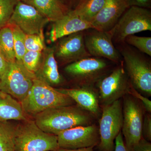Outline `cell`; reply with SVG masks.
Instances as JSON below:
<instances>
[{
    "label": "cell",
    "instance_id": "obj_1",
    "mask_svg": "<svg viewBox=\"0 0 151 151\" xmlns=\"http://www.w3.org/2000/svg\"><path fill=\"white\" fill-rule=\"evenodd\" d=\"M35 122L43 132L55 135L71 128L91 125L92 115L78 106L50 108L37 114Z\"/></svg>",
    "mask_w": 151,
    "mask_h": 151
},
{
    "label": "cell",
    "instance_id": "obj_2",
    "mask_svg": "<svg viewBox=\"0 0 151 151\" xmlns=\"http://www.w3.org/2000/svg\"><path fill=\"white\" fill-rule=\"evenodd\" d=\"M123 58L132 86L138 92L151 95V63L144 53L125 42L115 45Z\"/></svg>",
    "mask_w": 151,
    "mask_h": 151
},
{
    "label": "cell",
    "instance_id": "obj_3",
    "mask_svg": "<svg viewBox=\"0 0 151 151\" xmlns=\"http://www.w3.org/2000/svg\"><path fill=\"white\" fill-rule=\"evenodd\" d=\"M73 101L36 76L30 91L21 103L26 114L36 116L50 108L71 105Z\"/></svg>",
    "mask_w": 151,
    "mask_h": 151
},
{
    "label": "cell",
    "instance_id": "obj_4",
    "mask_svg": "<svg viewBox=\"0 0 151 151\" xmlns=\"http://www.w3.org/2000/svg\"><path fill=\"white\" fill-rule=\"evenodd\" d=\"M26 122L15 128L14 151H56L57 136L40 129L35 122Z\"/></svg>",
    "mask_w": 151,
    "mask_h": 151
},
{
    "label": "cell",
    "instance_id": "obj_5",
    "mask_svg": "<svg viewBox=\"0 0 151 151\" xmlns=\"http://www.w3.org/2000/svg\"><path fill=\"white\" fill-rule=\"evenodd\" d=\"M145 31H151L150 9L132 6L109 32L115 45L124 43L128 36Z\"/></svg>",
    "mask_w": 151,
    "mask_h": 151
},
{
    "label": "cell",
    "instance_id": "obj_6",
    "mask_svg": "<svg viewBox=\"0 0 151 151\" xmlns=\"http://www.w3.org/2000/svg\"><path fill=\"white\" fill-rule=\"evenodd\" d=\"M36 76L35 73L24 67L22 62L16 60L8 63L5 72L0 78V91L21 103L29 93Z\"/></svg>",
    "mask_w": 151,
    "mask_h": 151
},
{
    "label": "cell",
    "instance_id": "obj_7",
    "mask_svg": "<svg viewBox=\"0 0 151 151\" xmlns=\"http://www.w3.org/2000/svg\"><path fill=\"white\" fill-rule=\"evenodd\" d=\"M110 62L105 58L89 57L66 65L64 71L81 86H93L111 72Z\"/></svg>",
    "mask_w": 151,
    "mask_h": 151
},
{
    "label": "cell",
    "instance_id": "obj_8",
    "mask_svg": "<svg viewBox=\"0 0 151 151\" xmlns=\"http://www.w3.org/2000/svg\"><path fill=\"white\" fill-rule=\"evenodd\" d=\"M123 108L120 100L103 106L99 128V147L102 151H113L115 139L122 129Z\"/></svg>",
    "mask_w": 151,
    "mask_h": 151
},
{
    "label": "cell",
    "instance_id": "obj_9",
    "mask_svg": "<svg viewBox=\"0 0 151 151\" xmlns=\"http://www.w3.org/2000/svg\"><path fill=\"white\" fill-rule=\"evenodd\" d=\"M117 65L97 83L99 88V100L103 106L110 105L129 94L132 86L124 68L123 60Z\"/></svg>",
    "mask_w": 151,
    "mask_h": 151
},
{
    "label": "cell",
    "instance_id": "obj_10",
    "mask_svg": "<svg viewBox=\"0 0 151 151\" xmlns=\"http://www.w3.org/2000/svg\"><path fill=\"white\" fill-rule=\"evenodd\" d=\"M123 123L122 134L127 148L130 151L133 146L142 137V108L132 96H124L123 107Z\"/></svg>",
    "mask_w": 151,
    "mask_h": 151
},
{
    "label": "cell",
    "instance_id": "obj_11",
    "mask_svg": "<svg viewBox=\"0 0 151 151\" xmlns=\"http://www.w3.org/2000/svg\"><path fill=\"white\" fill-rule=\"evenodd\" d=\"M84 41L86 50L91 56L105 58L116 64L123 61L122 55L113 44L109 31L95 29L85 30Z\"/></svg>",
    "mask_w": 151,
    "mask_h": 151
},
{
    "label": "cell",
    "instance_id": "obj_12",
    "mask_svg": "<svg viewBox=\"0 0 151 151\" xmlns=\"http://www.w3.org/2000/svg\"><path fill=\"white\" fill-rule=\"evenodd\" d=\"M49 22L35 8L20 1L8 24L15 25L25 35H37L44 37V27Z\"/></svg>",
    "mask_w": 151,
    "mask_h": 151
},
{
    "label": "cell",
    "instance_id": "obj_13",
    "mask_svg": "<svg viewBox=\"0 0 151 151\" xmlns=\"http://www.w3.org/2000/svg\"><path fill=\"white\" fill-rule=\"evenodd\" d=\"M57 136L59 148L68 150L94 147L100 140L99 128L94 124L74 127Z\"/></svg>",
    "mask_w": 151,
    "mask_h": 151
},
{
    "label": "cell",
    "instance_id": "obj_14",
    "mask_svg": "<svg viewBox=\"0 0 151 151\" xmlns=\"http://www.w3.org/2000/svg\"><path fill=\"white\" fill-rule=\"evenodd\" d=\"M54 49L55 58L67 65L91 57L84 41V31L75 33L58 40Z\"/></svg>",
    "mask_w": 151,
    "mask_h": 151
},
{
    "label": "cell",
    "instance_id": "obj_15",
    "mask_svg": "<svg viewBox=\"0 0 151 151\" xmlns=\"http://www.w3.org/2000/svg\"><path fill=\"white\" fill-rule=\"evenodd\" d=\"M129 7L128 0H107L91 23L92 26L98 30L109 31Z\"/></svg>",
    "mask_w": 151,
    "mask_h": 151
},
{
    "label": "cell",
    "instance_id": "obj_16",
    "mask_svg": "<svg viewBox=\"0 0 151 151\" xmlns=\"http://www.w3.org/2000/svg\"><path fill=\"white\" fill-rule=\"evenodd\" d=\"M94 29L92 24L85 21L70 11L62 18L53 22L50 33L52 42L75 33Z\"/></svg>",
    "mask_w": 151,
    "mask_h": 151
},
{
    "label": "cell",
    "instance_id": "obj_17",
    "mask_svg": "<svg viewBox=\"0 0 151 151\" xmlns=\"http://www.w3.org/2000/svg\"><path fill=\"white\" fill-rule=\"evenodd\" d=\"M58 92L67 95L75 101L78 106L97 116L100 113L99 98L93 86H81L75 89H56Z\"/></svg>",
    "mask_w": 151,
    "mask_h": 151
},
{
    "label": "cell",
    "instance_id": "obj_18",
    "mask_svg": "<svg viewBox=\"0 0 151 151\" xmlns=\"http://www.w3.org/2000/svg\"><path fill=\"white\" fill-rule=\"evenodd\" d=\"M35 74L50 85H57L61 82L53 48L45 47L42 51L40 65Z\"/></svg>",
    "mask_w": 151,
    "mask_h": 151
},
{
    "label": "cell",
    "instance_id": "obj_19",
    "mask_svg": "<svg viewBox=\"0 0 151 151\" xmlns=\"http://www.w3.org/2000/svg\"><path fill=\"white\" fill-rule=\"evenodd\" d=\"M25 3L35 8L52 22L62 18L70 11L60 0H27Z\"/></svg>",
    "mask_w": 151,
    "mask_h": 151
},
{
    "label": "cell",
    "instance_id": "obj_20",
    "mask_svg": "<svg viewBox=\"0 0 151 151\" xmlns=\"http://www.w3.org/2000/svg\"><path fill=\"white\" fill-rule=\"evenodd\" d=\"M20 102L11 95L0 91V121H26V115Z\"/></svg>",
    "mask_w": 151,
    "mask_h": 151
},
{
    "label": "cell",
    "instance_id": "obj_21",
    "mask_svg": "<svg viewBox=\"0 0 151 151\" xmlns=\"http://www.w3.org/2000/svg\"><path fill=\"white\" fill-rule=\"evenodd\" d=\"M107 0H81L76 7L70 10L81 19L92 23L105 5Z\"/></svg>",
    "mask_w": 151,
    "mask_h": 151
},
{
    "label": "cell",
    "instance_id": "obj_22",
    "mask_svg": "<svg viewBox=\"0 0 151 151\" xmlns=\"http://www.w3.org/2000/svg\"><path fill=\"white\" fill-rule=\"evenodd\" d=\"M0 53L8 63L16 60L12 32L8 25L0 29Z\"/></svg>",
    "mask_w": 151,
    "mask_h": 151
},
{
    "label": "cell",
    "instance_id": "obj_23",
    "mask_svg": "<svg viewBox=\"0 0 151 151\" xmlns=\"http://www.w3.org/2000/svg\"><path fill=\"white\" fill-rule=\"evenodd\" d=\"M15 128L0 121V151H14Z\"/></svg>",
    "mask_w": 151,
    "mask_h": 151
},
{
    "label": "cell",
    "instance_id": "obj_24",
    "mask_svg": "<svg viewBox=\"0 0 151 151\" xmlns=\"http://www.w3.org/2000/svg\"><path fill=\"white\" fill-rule=\"evenodd\" d=\"M12 32L16 60L22 62L23 57L27 52L25 46L26 35L20 29L13 24H8Z\"/></svg>",
    "mask_w": 151,
    "mask_h": 151
},
{
    "label": "cell",
    "instance_id": "obj_25",
    "mask_svg": "<svg viewBox=\"0 0 151 151\" xmlns=\"http://www.w3.org/2000/svg\"><path fill=\"white\" fill-rule=\"evenodd\" d=\"M124 42L130 46L137 48L139 51L151 56V37H140L134 35L127 36Z\"/></svg>",
    "mask_w": 151,
    "mask_h": 151
},
{
    "label": "cell",
    "instance_id": "obj_26",
    "mask_svg": "<svg viewBox=\"0 0 151 151\" xmlns=\"http://www.w3.org/2000/svg\"><path fill=\"white\" fill-rule=\"evenodd\" d=\"M21 0H0V29L7 25Z\"/></svg>",
    "mask_w": 151,
    "mask_h": 151
},
{
    "label": "cell",
    "instance_id": "obj_27",
    "mask_svg": "<svg viewBox=\"0 0 151 151\" xmlns=\"http://www.w3.org/2000/svg\"><path fill=\"white\" fill-rule=\"evenodd\" d=\"M42 52L27 51L22 62L27 70L35 74L40 65Z\"/></svg>",
    "mask_w": 151,
    "mask_h": 151
},
{
    "label": "cell",
    "instance_id": "obj_28",
    "mask_svg": "<svg viewBox=\"0 0 151 151\" xmlns=\"http://www.w3.org/2000/svg\"><path fill=\"white\" fill-rule=\"evenodd\" d=\"M25 46L27 51L42 52L45 48L44 37L37 35H26Z\"/></svg>",
    "mask_w": 151,
    "mask_h": 151
},
{
    "label": "cell",
    "instance_id": "obj_29",
    "mask_svg": "<svg viewBox=\"0 0 151 151\" xmlns=\"http://www.w3.org/2000/svg\"><path fill=\"white\" fill-rule=\"evenodd\" d=\"M129 94L132 95L134 98H137L138 100H140L141 102L142 103L143 106L145 107L146 111L151 113V101L147 97H144L142 94L139 93L136 89L132 86L130 87Z\"/></svg>",
    "mask_w": 151,
    "mask_h": 151
},
{
    "label": "cell",
    "instance_id": "obj_30",
    "mask_svg": "<svg viewBox=\"0 0 151 151\" xmlns=\"http://www.w3.org/2000/svg\"><path fill=\"white\" fill-rule=\"evenodd\" d=\"M142 134L144 139L147 141H151V117L149 114H146L143 119Z\"/></svg>",
    "mask_w": 151,
    "mask_h": 151
},
{
    "label": "cell",
    "instance_id": "obj_31",
    "mask_svg": "<svg viewBox=\"0 0 151 151\" xmlns=\"http://www.w3.org/2000/svg\"><path fill=\"white\" fill-rule=\"evenodd\" d=\"M130 151H151V145L148 141L142 137Z\"/></svg>",
    "mask_w": 151,
    "mask_h": 151
},
{
    "label": "cell",
    "instance_id": "obj_32",
    "mask_svg": "<svg viewBox=\"0 0 151 151\" xmlns=\"http://www.w3.org/2000/svg\"><path fill=\"white\" fill-rule=\"evenodd\" d=\"M129 6H135L144 8L150 9L151 0H128Z\"/></svg>",
    "mask_w": 151,
    "mask_h": 151
},
{
    "label": "cell",
    "instance_id": "obj_33",
    "mask_svg": "<svg viewBox=\"0 0 151 151\" xmlns=\"http://www.w3.org/2000/svg\"><path fill=\"white\" fill-rule=\"evenodd\" d=\"M115 141L116 147L115 151H129L124 143L122 132L119 133L115 139Z\"/></svg>",
    "mask_w": 151,
    "mask_h": 151
},
{
    "label": "cell",
    "instance_id": "obj_34",
    "mask_svg": "<svg viewBox=\"0 0 151 151\" xmlns=\"http://www.w3.org/2000/svg\"><path fill=\"white\" fill-rule=\"evenodd\" d=\"M61 2L69 9V10L73 9L80 2L81 0H60Z\"/></svg>",
    "mask_w": 151,
    "mask_h": 151
},
{
    "label": "cell",
    "instance_id": "obj_35",
    "mask_svg": "<svg viewBox=\"0 0 151 151\" xmlns=\"http://www.w3.org/2000/svg\"><path fill=\"white\" fill-rule=\"evenodd\" d=\"M8 65V63L3 58L0 53V78L4 75Z\"/></svg>",
    "mask_w": 151,
    "mask_h": 151
},
{
    "label": "cell",
    "instance_id": "obj_36",
    "mask_svg": "<svg viewBox=\"0 0 151 151\" xmlns=\"http://www.w3.org/2000/svg\"><path fill=\"white\" fill-rule=\"evenodd\" d=\"M92 147H90L83 148L75 149V150H68V149H64L59 148L58 150L59 151H94Z\"/></svg>",
    "mask_w": 151,
    "mask_h": 151
},
{
    "label": "cell",
    "instance_id": "obj_37",
    "mask_svg": "<svg viewBox=\"0 0 151 151\" xmlns=\"http://www.w3.org/2000/svg\"><path fill=\"white\" fill-rule=\"evenodd\" d=\"M21 1L23 2L26 3V2L27 1V0H21Z\"/></svg>",
    "mask_w": 151,
    "mask_h": 151
},
{
    "label": "cell",
    "instance_id": "obj_38",
    "mask_svg": "<svg viewBox=\"0 0 151 151\" xmlns=\"http://www.w3.org/2000/svg\"><path fill=\"white\" fill-rule=\"evenodd\" d=\"M1 79H0V89H1Z\"/></svg>",
    "mask_w": 151,
    "mask_h": 151
},
{
    "label": "cell",
    "instance_id": "obj_39",
    "mask_svg": "<svg viewBox=\"0 0 151 151\" xmlns=\"http://www.w3.org/2000/svg\"></svg>",
    "mask_w": 151,
    "mask_h": 151
}]
</instances>
